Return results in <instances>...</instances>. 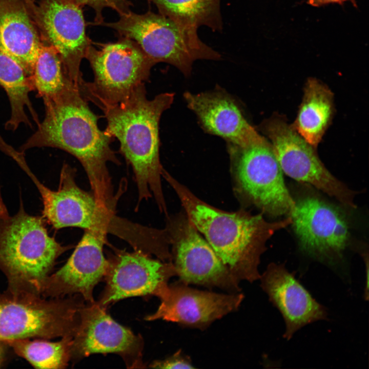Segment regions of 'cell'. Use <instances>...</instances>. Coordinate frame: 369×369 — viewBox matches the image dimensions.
I'll return each instance as SVG.
<instances>
[{
  "label": "cell",
  "mask_w": 369,
  "mask_h": 369,
  "mask_svg": "<svg viewBox=\"0 0 369 369\" xmlns=\"http://www.w3.org/2000/svg\"><path fill=\"white\" fill-rule=\"evenodd\" d=\"M239 182L258 207L272 217L289 216L295 205L283 171L266 139L246 147L228 144Z\"/></svg>",
  "instance_id": "obj_9"
},
{
  "label": "cell",
  "mask_w": 369,
  "mask_h": 369,
  "mask_svg": "<svg viewBox=\"0 0 369 369\" xmlns=\"http://www.w3.org/2000/svg\"><path fill=\"white\" fill-rule=\"evenodd\" d=\"M106 309L95 301L80 309L71 360L77 361L95 353H114L121 357L128 368L145 367L143 339L114 320Z\"/></svg>",
  "instance_id": "obj_12"
},
{
  "label": "cell",
  "mask_w": 369,
  "mask_h": 369,
  "mask_svg": "<svg viewBox=\"0 0 369 369\" xmlns=\"http://www.w3.org/2000/svg\"><path fill=\"white\" fill-rule=\"evenodd\" d=\"M114 23L100 25L115 30L120 37L129 38L139 47L155 65L171 64L186 76L198 59L218 60V52L203 43L197 29L184 26L161 14L148 12L138 14L131 11Z\"/></svg>",
  "instance_id": "obj_6"
},
{
  "label": "cell",
  "mask_w": 369,
  "mask_h": 369,
  "mask_svg": "<svg viewBox=\"0 0 369 369\" xmlns=\"http://www.w3.org/2000/svg\"><path fill=\"white\" fill-rule=\"evenodd\" d=\"M0 86L6 91L11 106V116L5 126L7 130L14 131L22 123L32 127L26 108L37 125L39 123L29 97L30 91L34 90L30 76L1 50Z\"/></svg>",
  "instance_id": "obj_22"
},
{
  "label": "cell",
  "mask_w": 369,
  "mask_h": 369,
  "mask_svg": "<svg viewBox=\"0 0 369 369\" xmlns=\"http://www.w3.org/2000/svg\"><path fill=\"white\" fill-rule=\"evenodd\" d=\"M174 97V93L167 92L149 100L142 83L122 101L100 108L107 121L105 131L119 140L120 152L132 168L138 204L153 194L161 210H166V205L160 179L159 124Z\"/></svg>",
  "instance_id": "obj_2"
},
{
  "label": "cell",
  "mask_w": 369,
  "mask_h": 369,
  "mask_svg": "<svg viewBox=\"0 0 369 369\" xmlns=\"http://www.w3.org/2000/svg\"><path fill=\"white\" fill-rule=\"evenodd\" d=\"M261 286L281 313L289 340L305 325L327 319L326 309L317 302L283 264L271 263L262 276Z\"/></svg>",
  "instance_id": "obj_18"
},
{
  "label": "cell",
  "mask_w": 369,
  "mask_h": 369,
  "mask_svg": "<svg viewBox=\"0 0 369 369\" xmlns=\"http://www.w3.org/2000/svg\"><path fill=\"white\" fill-rule=\"evenodd\" d=\"M72 338L66 336L57 342L20 339L4 343L35 368L61 369L71 360Z\"/></svg>",
  "instance_id": "obj_24"
},
{
  "label": "cell",
  "mask_w": 369,
  "mask_h": 369,
  "mask_svg": "<svg viewBox=\"0 0 369 369\" xmlns=\"http://www.w3.org/2000/svg\"><path fill=\"white\" fill-rule=\"evenodd\" d=\"M346 1H350L356 7V0H308V3L314 7H320L331 3H338L342 4Z\"/></svg>",
  "instance_id": "obj_28"
},
{
  "label": "cell",
  "mask_w": 369,
  "mask_h": 369,
  "mask_svg": "<svg viewBox=\"0 0 369 369\" xmlns=\"http://www.w3.org/2000/svg\"><path fill=\"white\" fill-rule=\"evenodd\" d=\"M68 249L49 235L43 217L25 211L21 197L18 212L11 216L0 191V270L8 288L37 292Z\"/></svg>",
  "instance_id": "obj_4"
},
{
  "label": "cell",
  "mask_w": 369,
  "mask_h": 369,
  "mask_svg": "<svg viewBox=\"0 0 369 369\" xmlns=\"http://www.w3.org/2000/svg\"><path fill=\"white\" fill-rule=\"evenodd\" d=\"M190 222L202 233L222 263L239 281L260 279L258 267L266 241L292 223L290 217L266 221L260 215L229 213L202 203L179 189L177 191Z\"/></svg>",
  "instance_id": "obj_3"
},
{
  "label": "cell",
  "mask_w": 369,
  "mask_h": 369,
  "mask_svg": "<svg viewBox=\"0 0 369 369\" xmlns=\"http://www.w3.org/2000/svg\"><path fill=\"white\" fill-rule=\"evenodd\" d=\"M333 109L331 91L318 80L309 78L293 127L315 148L331 122Z\"/></svg>",
  "instance_id": "obj_21"
},
{
  "label": "cell",
  "mask_w": 369,
  "mask_h": 369,
  "mask_svg": "<svg viewBox=\"0 0 369 369\" xmlns=\"http://www.w3.org/2000/svg\"><path fill=\"white\" fill-rule=\"evenodd\" d=\"M160 304L146 320L162 319L184 326L204 329L212 322L236 311L242 293H217L190 288L182 282L168 285L159 296Z\"/></svg>",
  "instance_id": "obj_16"
},
{
  "label": "cell",
  "mask_w": 369,
  "mask_h": 369,
  "mask_svg": "<svg viewBox=\"0 0 369 369\" xmlns=\"http://www.w3.org/2000/svg\"><path fill=\"white\" fill-rule=\"evenodd\" d=\"M183 96L204 130L220 136L228 144L246 147L263 138L249 124L229 95L217 92L196 94L186 92Z\"/></svg>",
  "instance_id": "obj_19"
},
{
  "label": "cell",
  "mask_w": 369,
  "mask_h": 369,
  "mask_svg": "<svg viewBox=\"0 0 369 369\" xmlns=\"http://www.w3.org/2000/svg\"><path fill=\"white\" fill-rule=\"evenodd\" d=\"M280 167L286 175L308 183L343 205L355 208L354 193L334 176L318 157L315 148L283 119L274 118L263 124Z\"/></svg>",
  "instance_id": "obj_10"
},
{
  "label": "cell",
  "mask_w": 369,
  "mask_h": 369,
  "mask_svg": "<svg viewBox=\"0 0 369 369\" xmlns=\"http://www.w3.org/2000/svg\"><path fill=\"white\" fill-rule=\"evenodd\" d=\"M1 342H2L0 341V366L2 365L4 359V350Z\"/></svg>",
  "instance_id": "obj_29"
},
{
  "label": "cell",
  "mask_w": 369,
  "mask_h": 369,
  "mask_svg": "<svg viewBox=\"0 0 369 369\" xmlns=\"http://www.w3.org/2000/svg\"><path fill=\"white\" fill-rule=\"evenodd\" d=\"M302 249L319 259L340 257L350 239L343 214L333 204L313 195L295 200L289 216Z\"/></svg>",
  "instance_id": "obj_13"
},
{
  "label": "cell",
  "mask_w": 369,
  "mask_h": 369,
  "mask_svg": "<svg viewBox=\"0 0 369 369\" xmlns=\"http://www.w3.org/2000/svg\"><path fill=\"white\" fill-rule=\"evenodd\" d=\"M107 233L105 229L85 230L66 263L44 280L38 293L45 298L79 294L88 303L94 302L93 289L104 279L108 267L103 253Z\"/></svg>",
  "instance_id": "obj_14"
},
{
  "label": "cell",
  "mask_w": 369,
  "mask_h": 369,
  "mask_svg": "<svg viewBox=\"0 0 369 369\" xmlns=\"http://www.w3.org/2000/svg\"><path fill=\"white\" fill-rule=\"evenodd\" d=\"M94 73L92 82L84 81L83 96L100 108L125 99L138 85L147 81L154 65L133 40L124 37L115 43L92 45L85 57Z\"/></svg>",
  "instance_id": "obj_7"
},
{
  "label": "cell",
  "mask_w": 369,
  "mask_h": 369,
  "mask_svg": "<svg viewBox=\"0 0 369 369\" xmlns=\"http://www.w3.org/2000/svg\"><path fill=\"white\" fill-rule=\"evenodd\" d=\"M157 7L159 13L184 26L197 29L207 26L221 31L222 20L220 0H148Z\"/></svg>",
  "instance_id": "obj_23"
},
{
  "label": "cell",
  "mask_w": 369,
  "mask_h": 369,
  "mask_svg": "<svg viewBox=\"0 0 369 369\" xmlns=\"http://www.w3.org/2000/svg\"><path fill=\"white\" fill-rule=\"evenodd\" d=\"M175 259L176 275L185 284L240 292L239 281L190 223L184 226L176 243Z\"/></svg>",
  "instance_id": "obj_17"
},
{
  "label": "cell",
  "mask_w": 369,
  "mask_h": 369,
  "mask_svg": "<svg viewBox=\"0 0 369 369\" xmlns=\"http://www.w3.org/2000/svg\"><path fill=\"white\" fill-rule=\"evenodd\" d=\"M43 43L58 53L70 79L78 88L80 71L91 42L86 33L81 6L73 0H23Z\"/></svg>",
  "instance_id": "obj_8"
},
{
  "label": "cell",
  "mask_w": 369,
  "mask_h": 369,
  "mask_svg": "<svg viewBox=\"0 0 369 369\" xmlns=\"http://www.w3.org/2000/svg\"><path fill=\"white\" fill-rule=\"evenodd\" d=\"M44 43L23 0H0V50L29 76Z\"/></svg>",
  "instance_id": "obj_20"
},
{
  "label": "cell",
  "mask_w": 369,
  "mask_h": 369,
  "mask_svg": "<svg viewBox=\"0 0 369 369\" xmlns=\"http://www.w3.org/2000/svg\"><path fill=\"white\" fill-rule=\"evenodd\" d=\"M108 260L104 278L106 285L97 303L106 307L117 301L134 296L159 297L176 275L174 264L163 263L135 250L118 251Z\"/></svg>",
  "instance_id": "obj_15"
},
{
  "label": "cell",
  "mask_w": 369,
  "mask_h": 369,
  "mask_svg": "<svg viewBox=\"0 0 369 369\" xmlns=\"http://www.w3.org/2000/svg\"><path fill=\"white\" fill-rule=\"evenodd\" d=\"M80 6L88 5L95 12V25H100L103 21L102 11L106 7L115 10L120 16L130 12L132 3L128 0H73Z\"/></svg>",
  "instance_id": "obj_26"
},
{
  "label": "cell",
  "mask_w": 369,
  "mask_h": 369,
  "mask_svg": "<svg viewBox=\"0 0 369 369\" xmlns=\"http://www.w3.org/2000/svg\"><path fill=\"white\" fill-rule=\"evenodd\" d=\"M30 78L34 90H36L38 96L43 99L54 98L75 85L67 75L56 50L44 43Z\"/></svg>",
  "instance_id": "obj_25"
},
{
  "label": "cell",
  "mask_w": 369,
  "mask_h": 369,
  "mask_svg": "<svg viewBox=\"0 0 369 369\" xmlns=\"http://www.w3.org/2000/svg\"><path fill=\"white\" fill-rule=\"evenodd\" d=\"M14 160L37 188L43 204V218L54 228L77 227L112 232L114 214L102 208L93 194L78 187L74 168L66 163L63 165L58 188L55 191L39 181L27 166L24 154L17 155Z\"/></svg>",
  "instance_id": "obj_11"
},
{
  "label": "cell",
  "mask_w": 369,
  "mask_h": 369,
  "mask_svg": "<svg viewBox=\"0 0 369 369\" xmlns=\"http://www.w3.org/2000/svg\"><path fill=\"white\" fill-rule=\"evenodd\" d=\"M149 366L156 368H194L189 358L184 356L180 350L164 360L154 361Z\"/></svg>",
  "instance_id": "obj_27"
},
{
  "label": "cell",
  "mask_w": 369,
  "mask_h": 369,
  "mask_svg": "<svg viewBox=\"0 0 369 369\" xmlns=\"http://www.w3.org/2000/svg\"><path fill=\"white\" fill-rule=\"evenodd\" d=\"M43 100L45 118L20 147V151L45 147L71 154L83 167L99 204L114 213L119 194L114 193L107 167L109 162L120 164L110 147L113 137L99 129L96 116L75 85L54 98Z\"/></svg>",
  "instance_id": "obj_1"
},
{
  "label": "cell",
  "mask_w": 369,
  "mask_h": 369,
  "mask_svg": "<svg viewBox=\"0 0 369 369\" xmlns=\"http://www.w3.org/2000/svg\"><path fill=\"white\" fill-rule=\"evenodd\" d=\"M84 301L79 294L47 299L35 291L8 288L0 295V341L73 337Z\"/></svg>",
  "instance_id": "obj_5"
}]
</instances>
